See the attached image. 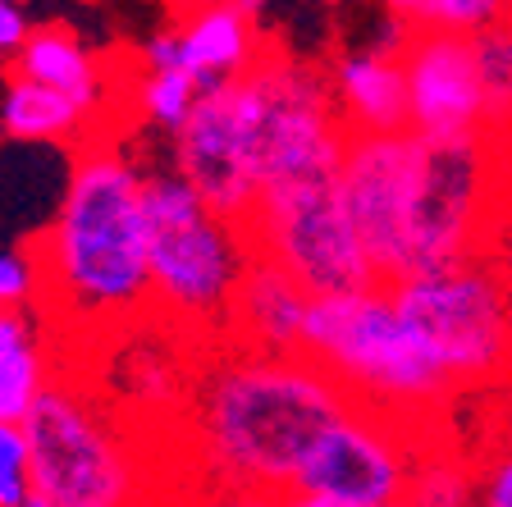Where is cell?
Here are the masks:
<instances>
[{
  "mask_svg": "<svg viewBox=\"0 0 512 507\" xmlns=\"http://www.w3.org/2000/svg\"><path fill=\"white\" fill-rule=\"evenodd\" d=\"M202 101V87L192 83L183 69H138L133 64V78H128V106L142 124L160 128V133H179L188 124L192 106Z\"/></svg>",
  "mask_w": 512,
  "mask_h": 507,
  "instance_id": "20",
  "label": "cell"
},
{
  "mask_svg": "<svg viewBox=\"0 0 512 507\" xmlns=\"http://www.w3.org/2000/svg\"><path fill=\"white\" fill-rule=\"evenodd\" d=\"M60 375L64 361L51 316L42 307L0 311V421L23 425Z\"/></svg>",
  "mask_w": 512,
  "mask_h": 507,
  "instance_id": "16",
  "label": "cell"
},
{
  "mask_svg": "<svg viewBox=\"0 0 512 507\" xmlns=\"http://www.w3.org/2000/svg\"><path fill=\"white\" fill-rule=\"evenodd\" d=\"M32 498L28 485V439L23 425L0 421V507H23Z\"/></svg>",
  "mask_w": 512,
  "mask_h": 507,
  "instance_id": "23",
  "label": "cell"
},
{
  "mask_svg": "<svg viewBox=\"0 0 512 507\" xmlns=\"http://www.w3.org/2000/svg\"><path fill=\"white\" fill-rule=\"evenodd\" d=\"M330 92L343 128L352 138H384L407 133V87L398 55L371 42L343 46L330 64Z\"/></svg>",
  "mask_w": 512,
  "mask_h": 507,
  "instance_id": "14",
  "label": "cell"
},
{
  "mask_svg": "<svg viewBox=\"0 0 512 507\" xmlns=\"http://www.w3.org/2000/svg\"><path fill=\"white\" fill-rule=\"evenodd\" d=\"M476 507H512V448H499L476 471Z\"/></svg>",
  "mask_w": 512,
  "mask_h": 507,
  "instance_id": "26",
  "label": "cell"
},
{
  "mask_svg": "<svg viewBox=\"0 0 512 507\" xmlns=\"http://www.w3.org/2000/svg\"><path fill=\"white\" fill-rule=\"evenodd\" d=\"M37 302H42L37 261H32L28 252H0V311L37 307Z\"/></svg>",
  "mask_w": 512,
  "mask_h": 507,
  "instance_id": "24",
  "label": "cell"
},
{
  "mask_svg": "<svg viewBox=\"0 0 512 507\" xmlns=\"http://www.w3.org/2000/svg\"><path fill=\"white\" fill-rule=\"evenodd\" d=\"M416 138V133H412ZM503 147L490 138H416L407 275L490 256L503 211ZM403 275V279H407Z\"/></svg>",
  "mask_w": 512,
  "mask_h": 507,
  "instance_id": "7",
  "label": "cell"
},
{
  "mask_svg": "<svg viewBox=\"0 0 512 507\" xmlns=\"http://www.w3.org/2000/svg\"><path fill=\"white\" fill-rule=\"evenodd\" d=\"M142 165L128 142L92 133L74 151L64 197L37 247V279L55 334L110 338L151 320L147 279V215H142Z\"/></svg>",
  "mask_w": 512,
  "mask_h": 507,
  "instance_id": "2",
  "label": "cell"
},
{
  "mask_svg": "<svg viewBox=\"0 0 512 507\" xmlns=\"http://www.w3.org/2000/svg\"><path fill=\"white\" fill-rule=\"evenodd\" d=\"M156 507H279V498L256 494V489H234V485H206L192 476V485L183 494L165 498Z\"/></svg>",
  "mask_w": 512,
  "mask_h": 507,
  "instance_id": "25",
  "label": "cell"
},
{
  "mask_svg": "<svg viewBox=\"0 0 512 507\" xmlns=\"http://www.w3.org/2000/svg\"><path fill=\"white\" fill-rule=\"evenodd\" d=\"M407 87V133L416 138H485L471 37L412 32L398 55Z\"/></svg>",
  "mask_w": 512,
  "mask_h": 507,
  "instance_id": "12",
  "label": "cell"
},
{
  "mask_svg": "<svg viewBox=\"0 0 512 507\" xmlns=\"http://www.w3.org/2000/svg\"><path fill=\"white\" fill-rule=\"evenodd\" d=\"M407 32H435V37H480L508 23L503 0H398L389 5Z\"/></svg>",
  "mask_w": 512,
  "mask_h": 507,
  "instance_id": "22",
  "label": "cell"
},
{
  "mask_svg": "<svg viewBox=\"0 0 512 507\" xmlns=\"http://www.w3.org/2000/svg\"><path fill=\"white\" fill-rule=\"evenodd\" d=\"M0 128L14 142H74V147L101 133V124L78 101L23 83V78H10L0 92Z\"/></svg>",
  "mask_w": 512,
  "mask_h": 507,
  "instance_id": "18",
  "label": "cell"
},
{
  "mask_svg": "<svg viewBox=\"0 0 512 507\" xmlns=\"http://www.w3.org/2000/svg\"><path fill=\"white\" fill-rule=\"evenodd\" d=\"M261 5L247 0H211V5H188L174 10L170 28L179 37L183 74L206 92L229 87L266 55V28H261Z\"/></svg>",
  "mask_w": 512,
  "mask_h": 507,
  "instance_id": "13",
  "label": "cell"
},
{
  "mask_svg": "<svg viewBox=\"0 0 512 507\" xmlns=\"http://www.w3.org/2000/svg\"><path fill=\"white\" fill-rule=\"evenodd\" d=\"M508 32H512V5H508Z\"/></svg>",
  "mask_w": 512,
  "mask_h": 507,
  "instance_id": "32",
  "label": "cell"
},
{
  "mask_svg": "<svg viewBox=\"0 0 512 507\" xmlns=\"http://www.w3.org/2000/svg\"><path fill=\"white\" fill-rule=\"evenodd\" d=\"M471 51H476L480 106H485V138L503 147L512 138V32H508V23L471 37Z\"/></svg>",
  "mask_w": 512,
  "mask_h": 507,
  "instance_id": "21",
  "label": "cell"
},
{
  "mask_svg": "<svg viewBox=\"0 0 512 507\" xmlns=\"http://www.w3.org/2000/svg\"><path fill=\"white\" fill-rule=\"evenodd\" d=\"M10 78H23V83H37L46 92L69 96L96 124L106 115V96H110L106 64L69 23H37L32 37L23 42V51L10 60Z\"/></svg>",
  "mask_w": 512,
  "mask_h": 507,
  "instance_id": "17",
  "label": "cell"
},
{
  "mask_svg": "<svg viewBox=\"0 0 512 507\" xmlns=\"http://www.w3.org/2000/svg\"><path fill=\"white\" fill-rule=\"evenodd\" d=\"M32 498L51 507H156L147 457L115 421L106 393L64 370L23 421Z\"/></svg>",
  "mask_w": 512,
  "mask_h": 507,
  "instance_id": "5",
  "label": "cell"
},
{
  "mask_svg": "<svg viewBox=\"0 0 512 507\" xmlns=\"http://www.w3.org/2000/svg\"><path fill=\"white\" fill-rule=\"evenodd\" d=\"M279 507H362V503H339V498H311V494H284ZM403 507V503H394Z\"/></svg>",
  "mask_w": 512,
  "mask_h": 507,
  "instance_id": "28",
  "label": "cell"
},
{
  "mask_svg": "<svg viewBox=\"0 0 512 507\" xmlns=\"http://www.w3.org/2000/svg\"><path fill=\"white\" fill-rule=\"evenodd\" d=\"M435 434L412 430V425L380 416L371 407H357L334 425L307 457L298 471L293 494L311 498H339V503H362V507H394L407 494V476H412L416 457Z\"/></svg>",
  "mask_w": 512,
  "mask_h": 507,
  "instance_id": "10",
  "label": "cell"
},
{
  "mask_svg": "<svg viewBox=\"0 0 512 507\" xmlns=\"http://www.w3.org/2000/svg\"><path fill=\"white\" fill-rule=\"evenodd\" d=\"M416 138L384 133V138H352L343 151V206L371 256L380 284H398L407 275V206H412Z\"/></svg>",
  "mask_w": 512,
  "mask_h": 507,
  "instance_id": "11",
  "label": "cell"
},
{
  "mask_svg": "<svg viewBox=\"0 0 512 507\" xmlns=\"http://www.w3.org/2000/svg\"><path fill=\"white\" fill-rule=\"evenodd\" d=\"M32 14L23 10V5H14V0H0V60H14V55L23 51V42L32 37Z\"/></svg>",
  "mask_w": 512,
  "mask_h": 507,
  "instance_id": "27",
  "label": "cell"
},
{
  "mask_svg": "<svg viewBox=\"0 0 512 507\" xmlns=\"http://www.w3.org/2000/svg\"><path fill=\"white\" fill-rule=\"evenodd\" d=\"M307 307L311 297L298 288V279L256 252L252 270H247L243 288L234 297L229 343H238L247 352H261V357H298Z\"/></svg>",
  "mask_w": 512,
  "mask_h": 507,
  "instance_id": "15",
  "label": "cell"
},
{
  "mask_svg": "<svg viewBox=\"0 0 512 507\" xmlns=\"http://www.w3.org/2000/svg\"><path fill=\"white\" fill-rule=\"evenodd\" d=\"M147 215V279L151 320L179 334L188 348L229 343V316L256 261L252 233L206 206L170 160L142 179Z\"/></svg>",
  "mask_w": 512,
  "mask_h": 507,
  "instance_id": "3",
  "label": "cell"
},
{
  "mask_svg": "<svg viewBox=\"0 0 512 507\" xmlns=\"http://www.w3.org/2000/svg\"><path fill=\"white\" fill-rule=\"evenodd\" d=\"M352 398L307 357H261L238 343L197 352L183 402L192 476L284 498Z\"/></svg>",
  "mask_w": 512,
  "mask_h": 507,
  "instance_id": "1",
  "label": "cell"
},
{
  "mask_svg": "<svg viewBox=\"0 0 512 507\" xmlns=\"http://www.w3.org/2000/svg\"><path fill=\"white\" fill-rule=\"evenodd\" d=\"M499 265H503V275H508V288H512V238H508V252L499 256Z\"/></svg>",
  "mask_w": 512,
  "mask_h": 507,
  "instance_id": "29",
  "label": "cell"
},
{
  "mask_svg": "<svg viewBox=\"0 0 512 507\" xmlns=\"http://www.w3.org/2000/svg\"><path fill=\"white\" fill-rule=\"evenodd\" d=\"M23 507H51V503H42V498H28V503H23Z\"/></svg>",
  "mask_w": 512,
  "mask_h": 507,
  "instance_id": "30",
  "label": "cell"
},
{
  "mask_svg": "<svg viewBox=\"0 0 512 507\" xmlns=\"http://www.w3.org/2000/svg\"><path fill=\"white\" fill-rule=\"evenodd\" d=\"M403 507H476V466L439 439H426L407 476Z\"/></svg>",
  "mask_w": 512,
  "mask_h": 507,
  "instance_id": "19",
  "label": "cell"
},
{
  "mask_svg": "<svg viewBox=\"0 0 512 507\" xmlns=\"http://www.w3.org/2000/svg\"><path fill=\"white\" fill-rule=\"evenodd\" d=\"M343 165L266 183L247 220L252 247L298 279L307 297L384 288L343 206Z\"/></svg>",
  "mask_w": 512,
  "mask_h": 507,
  "instance_id": "8",
  "label": "cell"
},
{
  "mask_svg": "<svg viewBox=\"0 0 512 507\" xmlns=\"http://www.w3.org/2000/svg\"><path fill=\"white\" fill-rule=\"evenodd\" d=\"M5 69H10V64H5V60H0V78H5Z\"/></svg>",
  "mask_w": 512,
  "mask_h": 507,
  "instance_id": "31",
  "label": "cell"
},
{
  "mask_svg": "<svg viewBox=\"0 0 512 507\" xmlns=\"http://www.w3.org/2000/svg\"><path fill=\"white\" fill-rule=\"evenodd\" d=\"M389 293L403 325L458 393L512 370V288L494 252L407 275Z\"/></svg>",
  "mask_w": 512,
  "mask_h": 507,
  "instance_id": "6",
  "label": "cell"
},
{
  "mask_svg": "<svg viewBox=\"0 0 512 507\" xmlns=\"http://www.w3.org/2000/svg\"><path fill=\"white\" fill-rule=\"evenodd\" d=\"M298 357L325 370L357 407L426 434H435L439 412L458 393L403 325L389 288L311 297Z\"/></svg>",
  "mask_w": 512,
  "mask_h": 507,
  "instance_id": "4",
  "label": "cell"
},
{
  "mask_svg": "<svg viewBox=\"0 0 512 507\" xmlns=\"http://www.w3.org/2000/svg\"><path fill=\"white\" fill-rule=\"evenodd\" d=\"M170 169L215 215L247 229L261 197V101L252 69L192 106L188 124L170 138Z\"/></svg>",
  "mask_w": 512,
  "mask_h": 507,
  "instance_id": "9",
  "label": "cell"
}]
</instances>
